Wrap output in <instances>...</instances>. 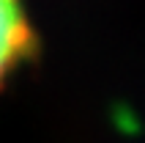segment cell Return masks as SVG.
I'll return each instance as SVG.
<instances>
[{"label":"cell","mask_w":145,"mask_h":143,"mask_svg":"<svg viewBox=\"0 0 145 143\" xmlns=\"http://www.w3.org/2000/svg\"><path fill=\"white\" fill-rule=\"evenodd\" d=\"M30 44V30L16 0H0V80L22 58Z\"/></svg>","instance_id":"1"}]
</instances>
